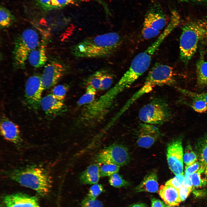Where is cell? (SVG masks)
Masks as SVG:
<instances>
[{"label": "cell", "instance_id": "cell-1", "mask_svg": "<svg viewBox=\"0 0 207 207\" xmlns=\"http://www.w3.org/2000/svg\"><path fill=\"white\" fill-rule=\"evenodd\" d=\"M121 41L118 33L110 32L86 38L72 46L71 51L74 56L80 58L106 57L115 52Z\"/></svg>", "mask_w": 207, "mask_h": 207}, {"label": "cell", "instance_id": "cell-2", "mask_svg": "<svg viewBox=\"0 0 207 207\" xmlns=\"http://www.w3.org/2000/svg\"><path fill=\"white\" fill-rule=\"evenodd\" d=\"M5 175L10 179L31 189L43 197L50 192L52 182L48 172L43 168L29 166L7 170Z\"/></svg>", "mask_w": 207, "mask_h": 207}, {"label": "cell", "instance_id": "cell-3", "mask_svg": "<svg viewBox=\"0 0 207 207\" xmlns=\"http://www.w3.org/2000/svg\"><path fill=\"white\" fill-rule=\"evenodd\" d=\"M180 39V55L186 66L196 52L199 43L207 41V20L198 19L185 24L182 28Z\"/></svg>", "mask_w": 207, "mask_h": 207}, {"label": "cell", "instance_id": "cell-4", "mask_svg": "<svg viewBox=\"0 0 207 207\" xmlns=\"http://www.w3.org/2000/svg\"><path fill=\"white\" fill-rule=\"evenodd\" d=\"M39 43L38 33L32 29H26L18 34L15 39L13 51L14 67L18 69L24 68L30 53Z\"/></svg>", "mask_w": 207, "mask_h": 207}, {"label": "cell", "instance_id": "cell-5", "mask_svg": "<svg viewBox=\"0 0 207 207\" xmlns=\"http://www.w3.org/2000/svg\"><path fill=\"white\" fill-rule=\"evenodd\" d=\"M139 116L140 119L145 123L159 124L169 120L171 113L166 101L158 98L143 106L139 112Z\"/></svg>", "mask_w": 207, "mask_h": 207}, {"label": "cell", "instance_id": "cell-6", "mask_svg": "<svg viewBox=\"0 0 207 207\" xmlns=\"http://www.w3.org/2000/svg\"><path fill=\"white\" fill-rule=\"evenodd\" d=\"M165 15L160 5H153L149 9L145 17L142 30V34L146 39L157 36L166 24Z\"/></svg>", "mask_w": 207, "mask_h": 207}, {"label": "cell", "instance_id": "cell-7", "mask_svg": "<svg viewBox=\"0 0 207 207\" xmlns=\"http://www.w3.org/2000/svg\"><path fill=\"white\" fill-rule=\"evenodd\" d=\"M166 84V79L164 74L156 68H152L143 86L127 101L119 112V114L121 115L137 100L144 94L151 91L155 87Z\"/></svg>", "mask_w": 207, "mask_h": 207}, {"label": "cell", "instance_id": "cell-8", "mask_svg": "<svg viewBox=\"0 0 207 207\" xmlns=\"http://www.w3.org/2000/svg\"><path fill=\"white\" fill-rule=\"evenodd\" d=\"M129 156L128 150L123 146L113 144L105 148L97 154L96 161L97 163H112L119 166L126 164Z\"/></svg>", "mask_w": 207, "mask_h": 207}, {"label": "cell", "instance_id": "cell-9", "mask_svg": "<svg viewBox=\"0 0 207 207\" xmlns=\"http://www.w3.org/2000/svg\"><path fill=\"white\" fill-rule=\"evenodd\" d=\"M155 52L149 47L144 51L135 56L130 67L123 76L132 83L134 82L148 69L152 57Z\"/></svg>", "mask_w": 207, "mask_h": 207}, {"label": "cell", "instance_id": "cell-10", "mask_svg": "<svg viewBox=\"0 0 207 207\" xmlns=\"http://www.w3.org/2000/svg\"><path fill=\"white\" fill-rule=\"evenodd\" d=\"M44 90L41 76L34 75L28 79L25 86L24 97L26 102L30 108L39 109Z\"/></svg>", "mask_w": 207, "mask_h": 207}, {"label": "cell", "instance_id": "cell-11", "mask_svg": "<svg viewBox=\"0 0 207 207\" xmlns=\"http://www.w3.org/2000/svg\"><path fill=\"white\" fill-rule=\"evenodd\" d=\"M66 69L64 64L56 61L52 62L45 66L41 76L44 90L55 85L64 75Z\"/></svg>", "mask_w": 207, "mask_h": 207}, {"label": "cell", "instance_id": "cell-12", "mask_svg": "<svg viewBox=\"0 0 207 207\" xmlns=\"http://www.w3.org/2000/svg\"><path fill=\"white\" fill-rule=\"evenodd\" d=\"M167 159L169 168L176 175L183 173V151L181 142L174 141L168 145Z\"/></svg>", "mask_w": 207, "mask_h": 207}, {"label": "cell", "instance_id": "cell-13", "mask_svg": "<svg viewBox=\"0 0 207 207\" xmlns=\"http://www.w3.org/2000/svg\"><path fill=\"white\" fill-rule=\"evenodd\" d=\"M2 202L4 207H41L37 197L21 193L7 195Z\"/></svg>", "mask_w": 207, "mask_h": 207}, {"label": "cell", "instance_id": "cell-14", "mask_svg": "<svg viewBox=\"0 0 207 207\" xmlns=\"http://www.w3.org/2000/svg\"><path fill=\"white\" fill-rule=\"evenodd\" d=\"M137 143L140 147H150L161 135L158 128L152 124H140Z\"/></svg>", "mask_w": 207, "mask_h": 207}, {"label": "cell", "instance_id": "cell-15", "mask_svg": "<svg viewBox=\"0 0 207 207\" xmlns=\"http://www.w3.org/2000/svg\"><path fill=\"white\" fill-rule=\"evenodd\" d=\"M0 131L2 135L6 140L16 145L22 143V139L18 126L4 115L1 118Z\"/></svg>", "mask_w": 207, "mask_h": 207}, {"label": "cell", "instance_id": "cell-16", "mask_svg": "<svg viewBox=\"0 0 207 207\" xmlns=\"http://www.w3.org/2000/svg\"><path fill=\"white\" fill-rule=\"evenodd\" d=\"M63 101L56 99L51 93L42 98L40 107L48 116L53 117L57 115L63 108Z\"/></svg>", "mask_w": 207, "mask_h": 207}, {"label": "cell", "instance_id": "cell-17", "mask_svg": "<svg viewBox=\"0 0 207 207\" xmlns=\"http://www.w3.org/2000/svg\"><path fill=\"white\" fill-rule=\"evenodd\" d=\"M158 191L160 197L169 206L172 207L178 206L181 202L178 190L171 185H162Z\"/></svg>", "mask_w": 207, "mask_h": 207}, {"label": "cell", "instance_id": "cell-18", "mask_svg": "<svg viewBox=\"0 0 207 207\" xmlns=\"http://www.w3.org/2000/svg\"><path fill=\"white\" fill-rule=\"evenodd\" d=\"M47 59L46 45L43 43L31 51L28 59L30 64L36 68L43 66Z\"/></svg>", "mask_w": 207, "mask_h": 207}, {"label": "cell", "instance_id": "cell-19", "mask_svg": "<svg viewBox=\"0 0 207 207\" xmlns=\"http://www.w3.org/2000/svg\"><path fill=\"white\" fill-rule=\"evenodd\" d=\"M158 177L156 172H152L147 175L135 188L137 192L157 193L158 191Z\"/></svg>", "mask_w": 207, "mask_h": 207}, {"label": "cell", "instance_id": "cell-20", "mask_svg": "<svg viewBox=\"0 0 207 207\" xmlns=\"http://www.w3.org/2000/svg\"><path fill=\"white\" fill-rule=\"evenodd\" d=\"M99 168L98 163L89 166L81 174L79 178L80 182L85 184L97 183L101 177Z\"/></svg>", "mask_w": 207, "mask_h": 207}, {"label": "cell", "instance_id": "cell-21", "mask_svg": "<svg viewBox=\"0 0 207 207\" xmlns=\"http://www.w3.org/2000/svg\"><path fill=\"white\" fill-rule=\"evenodd\" d=\"M197 84L200 88L207 86V62L204 60L203 54H201L196 64Z\"/></svg>", "mask_w": 207, "mask_h": 207}, {"label": "cell", "instance_id": "cell-22", "mask_svg": "<svg viewBox=\"0 0 207 207\" xmlns=\"http://www.w3.org/2000/svg\"><path fill=\"white\" fill-rule=\"evenodd\" d=\"M15 18L11 12L3 6L0 8V25L2 28H7L11 25L14 22Z\"/></svg>", "mask_w": 207, "mask_h": 207}, {"label": "cell", "instance_id": "cell-23", "mask_svg": "<svg viewBox=\"0 0 207 207\" xmlns=\"http://www.w3.org/2000/svg\"><path fill=\"white\" fill-rule=\"evenodd\" d=\"M96 90L91 85H87L85 92L79 99L77 104L82 106L90 103L95 99Z\"/></svg>", "mask_w": 207, "mask_h": 207}, {"label": "cell", "instance_id": "cell-24", "mask_svg": "<svg viewBox=\"0 0 207 207\" xmlns=\"http://www.w3.org/2000/svg\"><path fill=\"white\" fill-rule=\"evenodd\" d=\"M205 166L203 165L198 171L191 175L192 187L199 188L205 186L207 182L206 179L202 178V174L204 171Z\"/></svg>", "mask_w": 207, "mask_h": 207}, {"label": "cell", "instance_id": "cell-25", "mask_svg": "<svg viewBox=\"0 0 207 207\" xmlns=\"http://www.w3.org/2000/svg\"><path fill=\"white\" fill-rule=\"evenodd\" d=\"M104 69L97 71L89 77L86 80L88 85H91L96 90L100 89L101 83Z\"/></svg>", "mask_w": 207, "mask_h": 207}, {"label": "cell", "instance_id": "cell-26", "mask_svg": "<svg viewBox=\"0 0 207 207\" xmlns=\"http://www.w3.org/2000/svg\"><path fill=\"white\" fill-rule=\"evenodd\" d=\"M120 166L114 164H103L100 167L99 172L101 177L110 176L113 174L118 172Z\"/></svg>", "mask_w": 207, "mask_h": 207}, {"label": "cell", "instance_id": "cell-27", "mask_svg": "<svg viewBox=\"0 0 207 207\" xmlns=\"http://www.w3.org/2000/svg\"><path fill=\"white\" fill-rule=\"evenodd\" d=\"M109 182L112 186L116 188L129 185V183L124 179L122 177L118 174L116 173L109 176Z\"/></svg>", "mask_w": 207, "mask_h": 207}, {"label": "cell", "instance_id": "cell-28", "mask_svg": "<svg viewBox=\"0 0 207 207\" xmlns=\"http://www.w3.org/2000/svg\"><path fill=\"white\" fill-rule=\"evenodd\" d=\"M68 87L66 85H59L55 86L52 90L51 94L58 99L63 101L65 99Z\"/></svg>", "mask_w": 207, "mask_h": 207}, {"label": "cell", "instance_id": "cell-29", "mask_svg": "<svg viewBox=\"0 0 207 207\" xmlns=\"http://www.w3.org/2000/svg\"><path fill=\"white\" fill-rule=\"evenodd\" d=\"M190 106L195 112L203 113L207 111V103L203 100L193 98Z\"/></svg>", "mask_w": 207, "mask_h": 207}, {"label": "cell", "instance_id": "cell-30", "mask_svg": "<svg viewBox=\"0 0 207 207\" xmlns=\"http://www.w3.org/2000/svg\"><path fill=\"white\" fill-rule=\"evenodd\" d=\"M113 80L112 74L108 70L104 69L101 79L100 89L105 90L108 89L111 85Z\"/></svg>", "mask_w": 207, "mask_h": 207}, {"label": "cell", "instance_id": "cell-31", "mask_svg": "<svg viewBox=\"0 0 207 207\" xmlns=\"http://www.w3.org/2000/svg\"><path fill=\"white\" fill-rule=\"evenodd\" d=\"M85 0H49V10L60 8L77 2Z\"/></svg>", "mask_w": 207, "mask_h": 207}, {"label": "cell", "instance_id": "cell-32", "mask_svg": "<svg viewBox=\"0 0 207 207\" xmlns=\"http://www.w3.org/2000/svg\"><path fill=\"white\" fill-rule=\"evenodd\" d=\"M178 90L184 95L191 99L195 98L201 99L207 103V92L197 93L181 88H177Z\"/></svg>", "mask_w": 207, "mask_h": 207}, {"label": "cell", "instance_id": "cell-33", "mask_svg": "<svg viewBox=\"0 0 207 207\" xmlns=\"http://www.w3.org/2000/svg\"><path fill=\"white\" fill-rule=\"evenodd\" d=\"M200 144V155L201 163L207 166V135L203 138Z\"/></svg>", "mask_w": 207, "mask_h": 207}, {"label": "cell", "instance_id": "cell-34", "mask_svg": "<svg viewBox=\"0 0 207 207\" xmlns=\"http://www.w3.org/2000/svg\"><path fill=\"white\" fill-rule=\"evenodd\" d=\"M183 157V160L187 166H190L197 161V156L190 147H188Z\"/></svg>", "mask_w": 207, "mask_h": 207}, {"label": "cell", "instance_id": "cell-35", "mask_svg": "<svg viewBox=\"0 0 207 207\" xmlns=\"http://www.w3.org/2000/svg\"><path fill=\"white\" fill-rule=\"evenodd\" d=\"M183 173L176 175L173 178L167 181L165 185H170L178 189L183 186L184 179Z\"/></svg>", "mask_w": 207, "mask_h": 207}, {"label": "cell", "instance_id": "cell-36", "mask_svg": "<svg viewBox=\"0 0 207 207\" xmlns=\"http://www.w3.org/2000/svg\"><path fill=\"white\" fill-rule=\"evenodd\" d=\"M103 189L101 184H94L90 187L87 196L92 199H95L103 191Z\"/></svg>", "mask_w": 207, "mask_h": 207}, {"label": "cell", "instance_id": "cell-37", "mask_svg": "<svg viewBox=\"0 0 207 207\" xmlns=\"http://www.w3.org/2000/svg\"><path fill=\"white\" fill-rule=\"evenodd\" d=\"M81 206L82 207H103L101 201L96 199L91 198L88 196L82 201Z\"/></svg>", "mask_w": 207, "mask_h": 207}, {"label": "cell", "instance_id": "cell-38", "mask_svg": "<svg viewBox=\"0 0 207 207\" xmlns=\"http://www.w3.org/2000/svg\"><path fill=\"white\" fill-rule=\"evenodd\" d=\"M201 163L196 161L193 164L186 167L185 176H189L199 170L203 166Z\"/></svg>", "mask_w": 207, "mask_h": 207}, {"label": "cell", "instance_id": "cell-39", "mask_svg": "<svg viewBox=\"0 0 207 207\" xmlns=\"http://www.w3.org/2000/svg\"><path fill=\"white\" fill-rule=\"evenodd\" d=\"M192 188H187L183 186L178 189L179 197L181 202L185 200L192 191Z\"/></svg>", "mask_w": 207, "mask_h": 207}, {"label": "cell", "instance_id": "cell-40", "mask_svg": "<svg viewBox=\"0 0 207 207\" xmlns=\"http://www.w3.org/2000/svg\"><path fill=\"white\" fill-rule=\"evenodd\" d=\"M151 207H165L166 205L159 200L153 198L151 200Z\"/></svg>", "mask_w": 207, "mask_h": 207}, {"label": "cell", "instance_id": "cell-41", "mask_svg": "<svg viewBox=\"0 0 207 207\" xmlns=\"http://www.w3.org/2000/svg\"><path fill=\"white\" fill-rule=\"evenodd\" d=\"M183 186L187 188H192V185L191 178V175H185L183 183Z\"/></svg>", "mask_w": 207, "mask_h": 207}, {"label": "cell", "instance_id": "cell-42", "mask_svg": "<svg viewBox=\"0 0 207 207\" xmlns=\"http://www.w3.org/2000/svg\"><path fill=\"white\" fill-rule=\"evenodd\" d=\"M181 1L189 3H207L206 0H178Z\"/></svg>", "mask_w": 207, "mask_h": 207}, {"label": "cell", "instance_id": "cell-43", "mask_svg": "<svg viewBox=\"0 0 207 207\" xmlns=\"http://www.w3.org/2000/svg\"><path fill=\"white\" fill-rule=\"evenodd\" d=\"M131 207H148L145 204L142 203H139L135 204Z\"/></svg>", "mask_w": 207, "mask_h": 207}, {"label": "cell", "instance_id": "cell-44", "mask_svg": "<svg viewBox=\"0 0 207 207\" xmlns=\"http://www.w3.org/2000/svg\"><path fill=\"white\" fill-rule=\"evenodd\" d=\"M204 172L205 176V178L207 182V166L205 167V170Z\"/></svg>", "mask_w": 207, "mask_h": 207}, {"label": "cell", "instance_id": "cell-45", "mask_svg": "<svg viewBox=\"0 0 207 207\" xmlns=\"http://www.w3.org/2000/svg\"><path fill=\"white\" fill-rule=\"evenodd\" d=\"M165 207H172L169 206L167 205H166Z\"/></svg>", "mask_w": 207, "mask_h": 207}]
</instances>
